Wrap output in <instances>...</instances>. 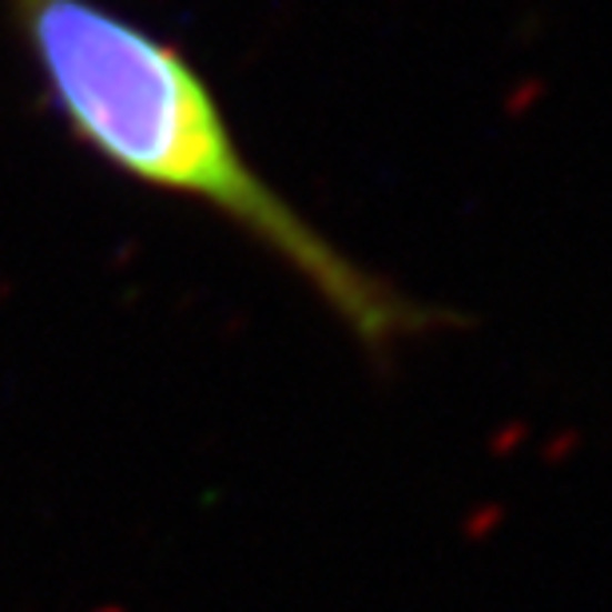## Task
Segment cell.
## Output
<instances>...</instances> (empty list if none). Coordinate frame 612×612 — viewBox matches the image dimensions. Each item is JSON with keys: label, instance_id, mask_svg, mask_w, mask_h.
I'll list each match as a JSON object with an SVG mask.
<instances>
[{"label": "cell", "instance_id": "6da1fadb", "mask_svg": "<svg viewBox=\"0 0 612 612\" xmlns=\"http://www.w3.org/2000/svg\"><path fill=\"white\" fill-rule=\"evenodd\" d=\"M64 132L136 188L208 208L299 279L370 359L450 314L362 267L254 168L195 60L100 0H0Z\"/></svg>", "mask_w": 612, "mask_h": 612}]
</instances>
